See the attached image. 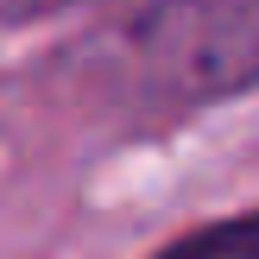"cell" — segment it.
<instances>
[{"label": "cell", "mask_w": 259, "mask_h": 259, "mask_svg": "<svg viewBox=\"0 0 259 259\" xmlns=\"http://www.w3.org/2000/svg\"><path fill=\"white\" fill-rule=\"evenodd\" d=\"M120 45L164 108H215L259 89V0H139Z\"/></svg>", "instance_id": "cell-1"}, {"label": "cell", "mask_w": 259, "mask_h": 259, "mask_svg": "<svg viewBox=\"0 0 259 259\" xmlns=\"http://www.w3.org/2000/svg\"><path fill=\"white\" fill-rule=\"evenodd\" d=\"M146 259H259V209H240V215H215V222L190 228V234L164 240L158 253Z\"/></svg>", "instance_id": "cell-2"}]
</instances>
